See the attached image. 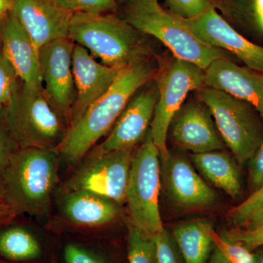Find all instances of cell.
Returning a JSON list of instances; mask_svg holds the SVG:
<instances>
[{
  "label": "cell",
  "mask_w": 263,
  "mask_h": 263,
  "mask_svg": "<svg viewBox=\"0 0 263 263\" xmlns=\"http://www.w3.org/2000/svg\"><path fill=\"white\" fill-rule=\"evenodd\" d=\"M167 11L176 18L192 20L213 8L210 0H164Z\"/></svg>",
  "instance_id": "cell-28"
},
{
  "label": "cell",
  "mask_w": 263,
  "mask_h": 263,
  "mask_svg": "<svg viewBox=\"0 0 263 263\" xmlns=\"http://www.w3.org/2000/svg\"><path fill=\"white\" fill-rule=\"evenodd\" d=\"M160 69L155 57L139 59L122 69L110 89L67 127L57 148L61 157L72 164L81 162L110 133L133 95L155 79Z\"/></svg>",
  "instance_id": "cell-1"
},
{
  "label": "cell",
  "mask_w": 263,
  "mask_h": 263,
  "mask_svg": "<svg viewBox=\"0 0 263 263\" xmlns=\"http://www.w3.org/2000/svg\"><path fill=\"white\" fill-rule=\"evenodd\" d=\"M19 81L14 67L3 51L0 39V108L9 103L18 91L21 86Z\"/></svg>",
  "instance_id": "cell-26"
},
{
  "label": "cell",
  "mask_w": 263,
  "mask_h": 263,
  "mask_svg": "<svg viewBox=\"0 0 263 263\" xmlns=\"http://www.w3.org/2000/svg\"><path fill=\"white\" fill-rule=\"evenodd\" d=\"M18 216L10 209L0 197V228L15 221Z\"/></svg>",
  "instance_id": "cell-35"
},
{
  "label": "cell",
  "mask_w": 263,
  "mask_h": 263,
  "mask_svg": "<svg viewBox=\"0 0 263 263\" xmlns=\"http://www.w3.org/2000/svg\"><path fill=\"white\" fill-rule=\"evenodd\" d=\"M205 86L221 90L247 102L263 119V72L221 59L205 69Z\"/></svg>",
  "instance_id": "cell-17"
},
{
  "label": "cell",
  "mask_w": 263,
  "mask_h": 263,
  "mask_svg": "<svg viewBox=\"0 0 263 263\" xmlns=\"http://www.w3.org/2000/svg\"><path fill=\"white\" fill-rule=\"evenodd\" d=\"M0 113L19 148L56 149L67 126L48 103L43 87H20Z\"/></svg>",
  "instance_id": "cell-5"
},
{
  "label": "cell",
  "mask_w": 263,
  "mask_h": 263,
  "mask_svg": "<svg viewBox=\"0 0 263 263\" xmlns=\"http://www.w3.org/2000/svg\"><path fill=\"white\" fill-rule=\"evenodd\" d=\"M0 39L3 51L22 84L43 87L39 49L11 11L2 19Z\"/></svg>",
  "instance_id": "cell-18"
},
{
  "label": "cell",
  "mask_w": 263,
  "mask_h": 263,
  "mask_svg": "<svg viewBox=\"0 0 263 263\" xmlns=\"http://www.w3.org/2000/svg\"><path fill=\"white\" fill-rule=\"evenodd\" d=\"M254 263H263V246L254 249Z\"/></svg>",
  "instance_id": "cell-39"
},
{
  "label": "cell",
  "mask_w": 263,
  "mask_h": 263,
  "mask_svg": "<svg viewBox=\"0 0 263 263\" xmlns=\"http://www.w3.org/2000/svg\"><path fill=\"white\" fill-rule=\"evenodd\" d=\"M154 237L159 263H184L177 246L167 230L164 229Z\"/></svg>",
  "instance_id": "cell-30"
},
{
  "label": "cell",
  "mask_w": 263,
  "mask_h": 263,
  "mask_svg": "<svg viewBox=\"0 0 263 263\" xmlns=\"http://www.w3.org/2000/svg\"><path fill=\"white\" fill-rule=\"evenodd\" d=\"M11 10V1L10 0H0V19L6 16Z\"/></svg>",
  "instance_id": "cell-37"
},
{
  "label": "cell",
  "mask_w": 263,
  "mask_h": 263,
  "mask_svg": "<svg viewBox=\"0 0 263 263\" xmlns=\"http://www.w3.org/2000/svg\"><path fill=\"white\" fill-rule=\"evenodd\" d=\"M160 157L149 128L141 146L132 156L126 203L129 211L128 220L152 236L164 230L159 205Z\"/></svg>",
  "instance_id": "cell-7"
},
{
  "label": "cell",
  "mask_w": 263,
  "mask_h": 263,
  "mask_svg": "<svg viewBox=\"0 0 263 263\" xmlns=\"http://www.w3.org/2000/svg\"><path fill=\"white\" fill-rule=\"evenodd\" d=\"M162 176L171 202L183 209L210 207L217 195L197 174L190 161L180 155H171L162 161Z\"/></svg>",
  "instance_id": "cell-15"
},
{
  "label": "cell",
  "mask_w": 263,
  "mask_h": 263,
  "mask_svg": "<svg viewBox=\"0 0 263 263\" xmlns=\"http://www.w3.org/2000/svg\"><path fill=\"white\" fill-rule=\"evenodd\" d=\"M168 135L176 146L193 154L221 151L226 145L210 110L197 97L185 101L178 110Z\"/></svg>",
  "instance_id": "cell-13"
},
{
  "label": "cell",
  "mask_w": 263,
  "mask_h": 263,
  "mask_svg": "<svg viewBox=\"0 0 263 263\" xmlns=\"http://www.w3.org/2000/svg\"><path fill=\"white\" fill-rule=\"evenodd\" d=\"M249 163V185L252 193L263 185V142Z\"/></svg>",
  "instance_id": "cell-34"
},
{
  "label": "cell",
  "mask_w": 263,
  "mask_h": 263,
  "mask_svg": "<svg viewBox=\"0 0 263 263\" xmlns=\"http://www.w3.org/2000/svg\"><path fill=\"white\" fill-rule=\"evenodd\" d=\"M235 160L243 165L263 142V119L250 104L221 90L204 86L196 91Z\"/></svg>",
  "instance_id": "cell-6"
},
{
  "label": "cell",
  "mask_w": 263,
  "mask_h": 263,
  "mask_svg": "<svg viewBox=\"0 0 263 263\" xmlns=\"http://www.w3.org/2000/svg\"><path fill=\"white\" fill-rule=\"evenodd\" d=\"M156 80L158 98L150 130L161 160L164 161L170 155L167 141L171 123L188 95L205 86V70L193 62L174 56L163 69L160 67Z\"/></svg>",
  "instance_id": "cell-8"
},
{
  "label": "cell",
  "mask_w": 263,
  "mask_h": 263,
  "mask_svg": "<svg viewBox=\"0 0 263 263\" xmlns=\"http://www.w3.org/2000/svg\"><path fill=\"white\" fill-rule=\"evenodd\" d=\"M192 160L197 168L218 188L233 199L241 193V181L238 164L221 151L193 154Z\"/></svg>",
  "instance_id": "cell-21"
},
{
  "label": "cell",
  "mask_w": 263,
  "mask_h": 263,
  "mask_svg": "<svg viewBox=\"0 0 263 263\" xmlns=\"http://www.w3.org/2000/svg\"><path fill=\"white\" fill-rule=\"evenodd\" d=\"M214 247L228 263H254V251L247 248L238 242L233 241L223 235L216 233L214 228L209 230Z\"/></svg>",
  "instance_id": "cell-25"
},
{
  "label": "cell",
  "mask_w": 263,
  "mask_h": 263,
  "mask_svg": "<svg viewBox=\"0 0 263 263\" xmlns=\"http://www.w3.org/2000/svg\"><path fill=\"white\" fill-rule=\"evenodd\" d=\"M263 228V212L251 217L241 228L246 230H254Z\"/></svg>",
  "instance_id": "cell-36"
},
{
  "label": "cell",
  "mask_w": 263,
  "mask_h": 263,
  "mask_svg": "<svg viewBox=\"0 0 263 263\" xmlns=\"http://www.w3.org/2000/svg\"><path fill=\"white\" fill-rule=\"evenodd\" d=\"M119 16L137 30L162 43L174 57L205 70L218 60L232 55L208 46L190 32L179 18L164 9L159 0H117Z\"/></svg>",
  "instance_id": "cell-4"
},
{
  "label": "cell",
  "mask_w": 263,
  "mask_h": 263,
  "mask_svg": "<svg viewBox=\"0 0 263 263\" xmlns=\"http://www.w3.org/2000/svg\"><path fill=\"white\" fill-rule=\"evenodd\" d=\"M64 257L66 263H105L93 252L72 243L66 246Z\"/></svg>",
  "instance_id": "cell-33"
},
{
  "label": "cell",
  "mask_w": 263,
  "mask_h": 263,
  "mask_svg": "<svg viewBox=\"0 0 263 263\" xmlns=\"http://www.w3.org/2000/svg\"><path fill=\"white\" fill-rule=\"evenodd\" d=\"M129 263H159L155 237L147 234L128 220Z\"/></svg>",
  "instance_id": "cell-24"
},
{
  "label": "cell",
  "mask_w": 263,
  "mask_h": 263,
  "mask_svg": "<svg viewBox=\"0 0 263 263\" xmlns=\"http://www.w3.org/2000/svg\"><path fill=\"white\" fill-rule=\"evenodd\" d=\"M18 148L0 113V176L9 163L12 156Z\"/></svg>",
  "instance_id": "cell-32"
},
{
  "label": "cell",
  "mask_w": 263,
  "mask_h": 263,
  "mask_svg": "<svg viewBox=\"0 0 263 263\" xmlns=\"http://www.w3.org/2000/svg\"><path fill=\"white\" fill-rule=\"evenodd\" d=\"M208 221H195L174 228L173 239L184 263H207L214 249Z\"/></svg>",
  "instance_id": "cell-22"
},
{
  "label": "cell",
  "mask_w": 263,
  "mask_h": 263,
  "mask_svg": "<svg viewBox=\"0 0 263 263\" xmlns=\"http://www.w3.org/2000/svg\"><path fill=\"white\" fill-rule=\"evenodd\" d=\"M223 235L228 239L241 243L251 251L263 246V228L254 230L234 228L226 231Z\"/></svg>",
  "instance_id": "cell-31"
},
{
  "label": "cell",
  "mask_w": 263,
  "mask_h": 263,
  "mask_svg": "<svg viewBox=\"0 0 263 263\" xmlns=\"http://www.w3.org/2000/svg\"><path fill=\"white\" fill-rule=\"evenodd\" d=\"M263 212V185L248 198L228 213V219L235 228H241L252 216Z\"/></svg>",
  "instance_id": "cell-27"
},
{
  "label": "cell",
  "mask_w": 263,
  "mask_h": 263,
  "mask_svg": "<svg viewBox=\"0 0 263 263\" xmlns=\"http://www.w3.org/2000/svg\"><path fill=\"white\" fill-rule=\"evenodd\" d=\"M122 70L99 63L86 48L75 45L72 53V73L76 100L69 126L80 119L86 110L110 89Z\"/></svg>",
  "instance_id": "cell-16"
},
{
  "label": "cell",
  "mask_w": 263,
  "mask_h": 263,
  "mask_svg": "<svg viewBox=\"0 0 263 263\" xmlns=\"http://www.w3.org/2000/svg\"><path fill=\"white\" fill-rule=\"evenodd\" d=\"M148 37L114 13H74L69 37L104 65L124 69L139 59L155 56Z\"/></svg>",
  "instance_id": "cell-3"
},
{
  "label": "cell",
  "mask_w": 263,
  "mask_h": 263,
  "mask_svg": "<svg viewBox=\"0 0 263 263\" xmlns=\"http://www.w3.org/2000/svg\"><path fill=\"white\" fill-rule=\"evenodd\" d=\"M207 263H228L223 258L222 256L221 255L220 253L218 252L217 249L214 247L213 249L212 255H211L210 258Z\"/></svg>",
  "instance_id": "cell-38"
},
{
  "label": "cell",
  "mask_w": 263,
  "mask_h": 263,
  "mask_svg": "<svg viewBox=\"0 0 263 263\" xmlns=\"http://www.w3.org/2000/svg\"><path fill=\"white\" fill-rule=\"evenodd\" d=\"M72 13H113L117 10V0H54Z\"/></svg>",
  "instance_id": "cell-29"
},
{
  "label": "cell",
  "mask_w": 263,
  "mask_h": 263,
  "mask_svg": "<svg viewBox=\"0 0 263 263\" xmlns=\"http://www.w3.org/2000/svg\"><path fill=\"white\" fill-rule=\"evenodd\" d=\"M56 149L19 148L0 176V197L19 216L47 214L60 181Z\"/></svg>",
  "instance_id": "cell-2"
},
{
  "label": "cell",
  "mask_w": 263,
  "mask_h": 263,
  "mask_svg": "<svg viewBox=\"0 0 263 263\" xmlns=\"http://www.w3.org/2000/svg\"><path fill=\"white\" fill-rule=\"evenodd\" d=\"M133 152H90L66 183L65 190H84L126 203Z\"/></svg>",
  "instance_id": "cell-9"
},
{
  "label": "cell",
  "mask_w": 263,
  "mask_h": 263,
  "mask_svg": "<svg viewBox=\"0 0 263 263\" xmlns=\"http://www.w3.org/2000/svg\"><path fill=\"white\" fill-rule=\"evenodd\" d=\"M75 43L70 37L54 40L39 48L43 91L48 103L68 127L76 100L72 73Z\"/></svg>",
  "instance_id": "cell-10"
},
{
  "label": "cell",
  "mask_w": 263,
  "mask_h": 263,
  "mask_svg": "<svg viewBox=\"0 0 263 263\" xmlns=\"http://www.w3.org/2000/svg\"><path fill=\"white\" fill-rule=\"evenodd\" d=\"M179 19L202 43L228 52L246 67L263 72V46L249 41L235 30L214 8L199 18Z\"/></svg>",
  "instance_id": "cell-12"
},
{
  "label": "cell",
  "mask_w": 263,
  "mask_h": 263,
  "mask_svg": "<svg viewBox=\"0 0 263 263\" xmlns=\"http://www.w3.org/2000/svg\"><path fill=\"white\" fill-rule=\"evenodd\" d=\"M64 193L60 212L72 226L103 228L115 222L122 214L121 205L101 195L84 190H65Z\"/></svg>",
  "instance_id": "cell-19"
},
{
  "label": "cell",
  "mask_w": 263,
  "mask_h": 263,
  "mask_svg": "<svg viewBox=\"0 0 263 263\" xmlns=\"http://www.w3.org/2000/svg\"><path fill=\"white\" fill-rule=\"evenodd\" d=\"M0 263H8L6 262V261L3 260V259H0Z\"/></svg>",
  "instance_id": "cell-40"
},
{
  "label": "cell",
  "mask_w": 263,
  "mask_h": 263,
  "mask_svg": "<svg viewBox=\"0 0 263 263\" xmlns=\"http://www.w3.org/2000/svg\"><path fill=\"white\" fill-rule=\"evenodd\" d=\"M157 98L158 86L155 78L133 95L105 141L91 152H133L150 128Z\"/></svg>",
  "instance_id": "cell-11"
},
{
  "label": "cell",
  "mask_w": 263,
  "mask_h": 263,
  "mask_svg": "<svg viewBox=\"0 0 263 263\" xmlns=\"http://www.w3.org/2000/svg\"><path fill=\"white\" fill-rule=\"evenodd\" d=\"M224 20L252 42L263 43V0H210Z\"/></svg>",
  "instance_id": "cell-20"
},
{
  "label": "cell",
  "mask_w": 263,
  "mask_h": 263,
  "mask_svg": "<svg viewBox=\"0 0 263 263\" xmlns=\"http://www.w3.org/2000/svg\"><path fill=\"white\" fill-rule=\"evenodd\" d=\"M15 18L38 49L54 40L69 37L73 13L54 0H10Z\"/></svg>",
  "instance_id": "cell-14"
},
{
  "label": "cell",
  "mask_w": 263,
  "mask_h": 263,
  "mask_svg": "<svg viewBox=\"0 0 263 263\" xmlns=\"http://www.w3.org/2000/svg\"><path fill=\"white\" fill-rule=\"evenodd\" d=\"M12 223L0 228V255L14 262L37 259L42 249L36 237L27 228Z\"/></svg>",
  "instance_id": "cell-23"
}]
</instances>
